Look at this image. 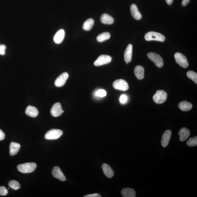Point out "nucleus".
<instances>
[{
  "mask_svg": "<svg viewBox=\"0 0 197 197\" xmlns=\"http://www.w3.org/2000/svg\"><path fill=\"white\" fill-rule=\"evenodd\" d=\"M37 167L36 163H29L21 164L17 166V169L21 173H28L35 171Z\"/></svg>",
  "mask_w": 197,
  "mask_h": 197,
  "instance_id": "nucleus-1",
  "label": "nucleus"
},
{
  "mask_svg": "<svg viewBox=\"0 0 197 197\" xmlns=\"http://www.w3.org/2000/svg\"><path fill=\"white\" fill-rule=\"evenodd\" d=\"M145 38L147 41L154 40L164 42L165 40V37L163 34L155 32L147 33L145 35Z\"/></svg>",
  "mask_w": 197,
  "mask_h": 197,
  "instance_id": "nucleus-2",
  "label": "nucleus"
},
{
  "mask_svg": "<svg viewBox=\"0 0 197 197\" xmlns=\"http://www.w3.org/2000/svg\"><path fill=\"white\" fill-rule=\"evenodd\" d=\"M167 94L165 91L162 90H157L156 94L154 95L153 100L158 104H162L167 100Z\"/></svg>",
  "mask_w": 197,
  "mask_h": 197,
  "instance_id": "nucleus-3",
  "label": "nucleus"
},
{
  "mask_svg": "<svg viewBox=\"0 0 197 197\" xmlns=\"http://www.w3.org/2000/svg\"><path fill=\"white\" fill-rule=\"evenodd\" d=\"M63 134L62 131L59 129H52L47 132L45 136L48 140H55L58 139Z\"/></svg>",
  "mask_w": 197,
  "mask_h": 197,
  "instance_id": "nucleus-4",
  "label": "nucleus"
},
{
  "mask_svg": "<svg viewBox=\"0 0 197 197\" xmlns=\"http://www.w3.org/2000/svg\"><path fill=\"white\" fill-rule=\"evenodd\" d=\"M147 56L149 59L153 61L157 67L161 68L163 67V60L159 54L155 53L150 52L147 54Z\"/></svg>",
  "mask_w": 197,
  "mask_h": 197,
  "instance_id": "nucleus-5",
  "label": "nucleus"
},
{
  "mask_svg": "<svg viewBox=\"0 0 197 197\" xmlns=\"http://www.w3.org/2000/svg\"><path fill=\"white\" fill-rule=\"evenodd\" d=\"M175 61L181 67L187 68L188 67L189 63L186 57L180 53H176L175 54Z\"/></svg>",
  "mask_w": 197,
  "mask_h": 197,
  "instance_id": "nucleus-6",
  "label": "nucleus"
},
{
  "mask_svg": "<svg viewBox=\"0 0 197 197\" xmlns=\"http://www.w3.org/2000/svg\"><path fill=\"white\" fill-rule=\"evenodd\" d=\"M113 86L116 89L122 91H126L129 89L128 83L121 79L115 81L113 83Z\"/></svg>",
  "mask_w": 197,
  "mask_h": 197,
  "instance_id": "nucleus-7",
  "label": "nucleus"
},
{
  "mask_svg": "<svg viewBox=\"0 0 197 197\" xmlns=\"http://www.w3.org/2000/svg\"><path fill=\"white\" fill-rule=\"evenodd\" d=\"M111 56L106 55H101L99 56L94 62V65L96 66H100L110 63L112 61Z\"/></svg>",
  "mask_w": 197,
  "mask_h": 197,
  "instance_id": "nucleus-8",
  "label": "nucleus"
},
{
  "mask_svg": "<svg viewBox=\"0 0 197 197\" xmlns=\"http://www.w3.org/2000/svg\"><path fill=\"white\" fill-rule=\"evenodd\" d=\"M68 77L69 75L67 73L65 72L62 73L56 79L54 84L57 87L63 86L65 85Z\"/></svg>",
  "mask_w": 197,
  "mask_h": 197,
  "instance_id": "nucleus-9",
  "label": "nucleus"
},
{
  "mask_svg": "<svg viewBox=\"0 0 197 197\" xmlns=\"http://www.w3.org/2000/svg\"><path fill=\"white\" fill-rule=\"evenodd\" d=\"M64 112V111L62 110L61 104L59 103L54 104L50 111L51 114L54 117L59 116Z\"/></svg>",
  "mask_w": 197,
  "mask_h": 197,
  "instance_id": "nucleus-10",
  "label": "nucleus"
},
{
  "mask_svg": "<svg viewBox=\"0 0 197 197\" xmlns=\"http://www.w3.org/2000/svg\"><path fill=\"white\" fill-rule=\"evenodd\" d=\"M52 173L54 177L59 179L60 181H64L66 180L65 176H64L60 167H58L56 166L53 167Z\"/></svg>",
  "mask_w": 197,
  "mask_h": 197,
  "instance_id": "nucleus-11",
  "label": "nucleus"
},
{
  "mask_svg": "<svg viewBox=\"0 0 197 197\" xmlns=\"http://www.w3.org/2000/svg\"><path fill=\"white\" fill-rule=\"evenodd\" d=\"M171 136V132L170 130H167L164 132L161 141V145L163 147H166L168 145Z\"/></svg>",
  "mask_w": 197,
  "mask_h": 197,
  "instance_id": "nucleus-12",
  "label": "nucleus"
},
{
  "mask_svg": "<svg viewBox=\"0 0 197 197\" xmlns=\"http://www.w3.org/2000/svg\"><path fill=\"white\" fill-rule=\"evenodd\" d=\"M65 32L62 29H60L56 33L54 37L53 40L56 44H59L63 41L65 37Z\"/></svg>",
  "mask_w": 197,
  "mask_h": 197,
  "instance_id": "nucleus-13",
  "label": "nucleus"
},
{
  "mask_svg": "<svg viewBox=\"0 0 197 197\" xmlns=\"http://www.w3.org/2000/svg\"><path fill=\"white\" fill-rule=\"evenodd\" d=\"M132 46L129 44L125 50L124 53V60L127 63H129L132 61Z\"/></svg>",
  "mask_w": 197,
  "mask_h": 197,
  "instance_id": "nucleus-14",
  "label": "nucleus"
},
{
  "mask_svg": "<svg viewBox=\"0 0 197 197\" xmlns=\"http://www.w3.org/2000/svg\"><path fill=\"white\" fill-rule=\"evenodd\" d=\"M131 13L132 17L136 20H140L142 18V15L140 13L137 6L133 4L130 6Z\"/></svg>",
  "mask_w": 197,
  "mask_h": 197,
  "instance_id": "nucleus-15",
  "label": "nucleus"
},
{
  "mask_svg": "<svg viewBox=\"0 0 197 197\" xmlns=\"http://www.w3.org/2000/svg\"><path fill=\"white\" fill-rule=\"evenodd\" d=\"M102 168L104 174L108 178H111L114 176V171L110 165L106 163L103 164Z\"/></svg>",
  "mask_w": 197,
  "mask_h": 197,
  "instance_id": "nucleus-16",
  "label": "nucleus"
},
{
  "mask_svg": "<svg viewBox=\"0 0 197 197\" xmlns=\"http://www.w3.org/2000/svg\"><path fill=\"white\" fill-rule=\"evenodd\" d=\"M179 134L180 136V140L181 141H186L190 136V132L188 128H183L179 131Z\"/></svg>",
  "mask_w": 197,
  "mask_h": 197,
  "instance_id": "nucleus-17",
  "label": "nucleus"
},
{
  "mask_svg": "<svg viewBox=\"0 0 197 197\" xmlns=\"http://www.w3.org/2000/svg\"><path fill=\"white\" fill-rule=\"evenodd\" d=\"M144 68L141 65H137L135 67L134 73L138 79L142 80L144 78Z\"/></svg>",
  "mask_w": 197,
  "mask_h": 197,
  "instance_id": "nucleus-18",
  "label": "nucleus"
},
{
  "mask_svg": "<svg viewBox=\"0 0 197 197\" xmlns=\"http://www.w3.org/2000/svg\"><path fill=\"white\" fill-rule=\"evenodd\" d=\"M25 112L27 115L32 117H36L38 114V111L36 107L29 106L27 107Z\"/></svg>",
  "mask_w": 197,
  "mask_h": 197,
  "instance_id": "nucleus-19",
  "label": "nucleus"
},
{
  "mask_svg": "<svg viewBox=\"0 0 197 197\" xmlns=\"http://www.w3.org/2000/svg\"><path fill=\"white\" fill-rule=\"evenodd\" d=\"M20 144L15 142H12L10 146V154L11 156H14L18 153L20 149Z\"/></svg>",
  "mask_w": 197,
  "mask_h": 197,
  "instance_id": "nucleus-20",
  "label": "nucleus"
},
{
  "mask_svg": "<svg viewBox=\"0 0 197 197\" xmlns=\"http://www.w3.org/2000/svg\"><path fill=\"white\" fill-rule=\"evenodd\" d=\"M121 193L122 196L124 197H135L136 195L135 190L129 188L123 189Z\"/></svg>",
  "mask_w": 197,
  "mask_h": 197,
  "instance_id": "nucleus-21",
  "label": "nucleus"
},
{
  "mask_svg": "<svg viewBox=\"0 0 197 197\" xmlns=\"http://www.w3.org/2000/svg\"><path fill=\"white\" fill-rule=\"evenodd\" d=\"M178 107L181 110L187 112L192 109V105L191 103L186 101H181L178 104Z\"/></svg>",
  "mask_w": 197,
  "mask_h": 197,
  "instance_id": "nucleus-22",
  "label": "nucleus"
},
{
  "mask_svg": "<svg viewBox=\"0 0 197 197\" xmlns=\"http://www.w3.org/2000/svg\"><path fill=\"white\" fill-rule=\"evenodd\" d=\"M100 21L103 24L110 25L114 22V19L110 15L104 14L100 17Z\"/></svg>",
  "mask_w": 197,
  "mask_h": 197,
  "instance_id": "nucleus-23",
  "label": "nucleus"
},
{
  "mask_svg": "<svg viewBox=\"0 0 197 197\" xmlns=\"http://www.w3.org/2000/svg\"><path fill=\"white\" fill-rule=\"evenodd\" d=\"M94 24V21L93 19L89 18L84 23L83 28L85 31H89L92 28Z\"/></svg>",
  "mask_w": 197,
  "mask_h": 197,
  "instance_id": "nucleus-24",
  "label": "nucleus"
},
{
  "mask_svg": "<svg viewBox=\"0 0 197 197\" xmlns=\"http://www.w3.org/2000/svg\"><path fill=\"white\" fill-rule=\"evenodd\" d=\"M110 33L107 32L102 33L97 37V39L99 42H103L110 38Z\"/></svg>",
  "mask_w": 197,
  "mask_h": 197,
  "instance_id": "nucleus-25",
  "label": "nucleus"
},
{
  "mask_svg": "<svg viewBox=\"0 0 197 197\" xmlns=\"http://www.w3.org/2000/svg\"><path fill=\"white\" fill-rule=\"evenodd\" d=\"M187 75L189 79L192 80L195 83L197 84V74L195 72L192 71L187 72Z\"/></svg>",
  "mask_w": 197,
  "mask_h": 197,
  "instance_id": "nucleus-26",
  "label": "nucleus"
},
{
  "mask_svg": "<svg viewBox=\"0 0 197 197\" xmlns=\"http://www.w3.org/2000/svg\"><path fill=\"white\" fill-rule=\"evenodd\" d=\"M9 186L14 190H17L20 188V184L17 181L11 180L9 183Z\"/></svg>",
  "mask_w": 197,
  "mask_h": 197,
  "instance_id": "nucleus-27",
  "label": "nucleus"
},
{
  "mask_svg": "<svg viewBox=\"0 0 197 197\" xmlns=\"http://www.w3.org/2000/svg\"><path fill=\"white\" fill-rule=\"evenodd\" d=\"M187 145L189 147H194L197 145V136H194L189 139L187 142Z\"/></svg>",
  "mask_w": 197,
  "mask_h": 197,
  "instance_id": "nucleus-28",
  "label": "nucleus"
},
{
  "mask_svg": "<svg viewBox=\"0 0 197 197\" xmlns=\"http://www.w3.org/2000/svg\"><path fill=\"white\" fill-rule=\"evenodd\" d=\"M107 95V93L106 91H105L104 89H99V90H97L96 93H95V95L97 96L100 97H104L105 96H106Z\"/></svg>",
  "mask_w": 197,
  "mask_h": 197,
  "instance_id": "nucleus-29",
  "label": "nucleus"
},
{
  "mask_svg": "<svg viewBox=\"0 0 197 197\" xmlns=\"http://www.w3.org/2000/svg\"><path fill=\"white\" fill-rule=\"evenodd\" d=\"M7 194L8 191L5 187H0V195L5 196Z\"/></svg>",
  "mask_w": 197,
  "mask_h": 197,
  "instance_id": "nucleus-30",
  "label": "nucleus"
},
{
  "mask_svg": "<svg viewBox=\"0 0 197 197\" xmlns=\"http://www.w3.org/2000/svg\"><path fill=\"white\" fill-rule=\"evenodd\" d=\"M120 100L122 104H125L128 101V97L125 95H122L120 97Z\"/></svg>",
  "mask_w": 197,
  "mask_h": 197,
  "instance_id": "nucleus-31",
  "label": "nucleus"
},
{
  "mask_svg": "<svg viewBox=\"0 0 197 197\" xmlns=\"http://www.w3.org/2000/svg\"><path fill=\"white\" fill-rule=\"evenodd\" d=\"M6 46L5 45H0V54L1 55H4L5 54V50Z\"/></svg>",
  "mask_w": 197,
  "mask_h": 197,
  "instance_id": "nucleus-32",
  "label": "nucleus"
},
{
  "mask_svg": "<svg viewBox=\"0 0 197 197\" xmlns=\"http://www.w3.org/2000/svg\"><path fill=\"white\" fill-rule=\"evenodd\" d=\"M85 197H100L101 196L100 195L97 193L96 194H89L86 195L84 196Z\"/></svg>",
  "mask_w": 197,
  "mask_h": 197,
  "instance_id": "nucleus-33",
  "label": "nucleus"
},
{
  "mask_svg": "<svg viewBox=\"0 0 197 197\" xmlns=\"http://www.w3.org/2000/svg\"><path fill=\"white\" fill-rule=\"evenodd\" d=\"M5 134L0 129V141H2L5 139Z\"/></svg>",
  "mask_w": 197,
  "mask_h": 197,
  "instance_id": "nucleus-34",
  "label": "nucleus"
},
{
  "mask_svg": "<svg viewBox=\"0 0 197 197\" xmlns=\"http://www.w3.org/2000/svg\"><path fill=\"white\" fill-rule=\"evenodd\" d=\"M190 1V0H183L181 4H182L183 6H186L188 4Z\"/></svg>",
  "mask_w": 197,
  "mask_h": 197,
  "instance_id": "nucleus-35",
  "label": "nucleus"
},
{
  "mask_svg": "<svg viewBox=\"0 0 197 197\" xmlns=\"http://www.w3.org/2000/svg\"><path fill=\"white\" fill-rule=\"evenodd\" d=\"M173 0H166L167 3L168 5H171L172 3Z\"/></svg>",
  "mask_w": 197,
  "mask_h": 197,
  "instance_id": "nucleus-36",
  "label": "nucleus"
}]
</instances>
